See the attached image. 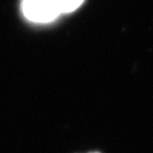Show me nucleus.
<instances>
[{"mask_svg":"<svg viewBox=\"0 0 153 153\" xmlns=\"http://www.w3.org/2000/svg\"><path fill=\"white\" fill-rule=\"evenodd\" d=\"M83 1L84 0H56V3L61 14L74 11L83 3Z\"/></svg>","mask_w":153,"mask_h":153,"instance_id":"obj_2","label":"nucleus"},{"mask_svg":"<svg viewBox=\"0 0 153 153\" xmlns=\"http://www.w3.org/2000/svg\"><path fill=\"white\" fill-rule=\"evenodd\" d=\"M21 9L27 19L36 23L51 22L60 14L56 0H22Z\"/></svg>","mask_w":153,"mask_h":153,"instance_id":"obj_1","label":"nucleus"}]
</instances>
